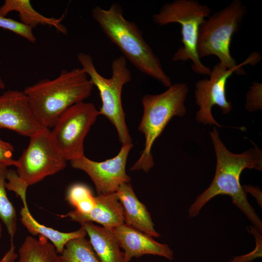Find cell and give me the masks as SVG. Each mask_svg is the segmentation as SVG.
I'll return each mask as SVG.
<instances>
[{"label": "cell", "mask_w": 262, "mask_h": 262, "mask_svg": "<svg viewBox=\"0 0 262 262\" xmlns=\"http://www.w3.org/2000/svg\"><path fill=\"white\" fill-rule=\"evenodd\" d=\"M189 88L185 83L172 84L159 94H147L142 99V117L138 130L144 134V148L131 171L148 172L154 165L152 147L174 116L183 117L186 113L184 104Z\"/></svg>", "instance_id": "obj_4"}, {"label": "cell", "mask_w": 262, "mask_h": 262, "mask_svg": "<svg viewBox=\"0 0 262 262\" xmlns=\"http://www.w3.org/2000/svg\"><path fill=\"white\" fill-rule=\"evenodd\" d=\"M2 227L1 225V221L0 220V239L2 236Z\"/></svg>", "instance_id": "obj_28"}, {"label": "cell", "mask_w": 262, "mask_h": 262, "mask_svg": "<svg viewBox=\"0 0 262 262\" xmlns=\"http://www.w3.org/2000/svg\"><path fill=\"white\" fill-rule=\"evenodd\" d=\"M262 83L253 82L246 96V108L249 111L262 109Z\"/></svg>", "instance_id": "obj_24"}, {"label": "cell", "mask_w": 262, "mask_h": 262, "mask_svg": "<svg viewBox=\"0 0 262 262\" xmlns=\"http://www.w3.org/2000/svg\"><path fill=\"white\" fill-rule=\"evenodd\" d=\"M22 203L23 207L21 209L20 214V220L23 226L32 235H41L47 238L55 246L58 253L62 252L69 240L86 236L87 233L82 227L74 231L63 232L40 224L31 214L26 200L22 201Z\"/></svg>", "instance_id": "obj_18"}, {"label": "cell", "mask_w": 262, "mask_h": 262, "mask_svg": "<svg viewBox=\"0 0 262 262\" xmlns=\"http://www.w3.org/2000/svg\"><path fill=\"white\" fill-rule=\"evenodd\" d=\"M14 151L12 145L0 139V164L16 166V160L13 158Z\"/></svg>", "instance_id": "obj_25"}, {"label": "cell", "mask_w": 262, "mask_h": 262, "mask_svg": "<svg viewBox=\"0 0 262 262\" xmlns=\"http://www.w3.org/2000/svg\"><path fill=\"white\" fill-rule=\"evenodd\" d=\"M66 200L76 212L86 214L90 213L96 205L95 196L90 189L82 184H75L68 190Z\"/></svg>", "instance_id": "obj_22"}, {"label": "cell", "mask_w": 262, "mask_h": 262, "mask_svg": "<svg viewBox=\"0 0 262 262\" xmlns=\"http://www.w3.org/2000/svg\"><path fill=\"white\" fill-rule=\"evenodd\" d=\"M211 13L209 7L197 0H174L164 3L152 16L153 22L159 26L174 23L180 25L182 46L175 52L172 61L191 60L193 71L204 75H209L212 69L201 62L197 46L200 26Z\"/></svg>", "instance_id": "obj_8"}, {"label": "cell", "mask_w": 262, "mask_h": 262, "mask_svg": "<svg viewBox=\"0 0 262 262\" xmlns=\"http://www.w3.org/2000/svg\"><path fill=\"white\" fill-rule=\"evenodd\" d=\"M61 262H101L85 237L69 240L60 255Z\"/></svg>", "instance_id": "obj_21"}, {"label": "cell", "mask_w": 262, "mask_h": 262, "mask_svg": "<svg viewBox=\"0 0 262 262\" xmlns=\"http://www.w3.org/2000/svg\"><path fill=\"white\" fill-rule=\"evenodd\" d=\"M17 262H61L55 246L46 237L27 236L18 250Z\"/></svg>", "instance_id": "obj_20"}, {"label": "cell", "mask_w": 262, "mask_h": 262, "mask_svg": "<svg viewBox=\"0 0 262 262\" xmlns=\"http://www.w3.org/2000/svg\"><path fill=\"white\" fill-rule=\"evenodd\" d=\"M233 73L245 74L241 67L228 69L219 62L211 70L210 79H201L196 83V103L199 107L196 113L197 122L204 125L223 127L213 118L212 108L214 105H217L225 115L231 111L232 106L231 102L227 100L226 88L228 79Z\"/></svg>", "instance_id": "obj_10"}, {"label": "cell", "mask_w": 262, "mask_h": 262, "mask_svg": "<svg viewBox=\"0 0 262 262\" xmlns=\"http://www.w3.org/2000/svg\"><path fill=\"white\" fill-rule=\"evenodd\" d=\"M246 13V7L240 0H233L205 19L199 30L197 51L199 58L215 55L219 58V63L228 69L258 63L261 59L258 52L252 53L239 65L230 54L232 37L239 29Z\"/></svg>", "instance_id": "obj_6"}, {"label": "cell", "mask_w": 262, "mask_h": 262, "mask_svg": "<svg viewBox=\"0 0 262 262\" xmlns=\"http://www.w3.org/2000/svg\"><path fill=\"white\" fill-rule=\"evenodd\" d=\"M1 64V61H0V65ZM5 88V84L0 75V89H3Z\"/></svg>", "instance_id": "obj_27"}, {"label": "cell", "mask_w": 262, "mask_h": 262, "mask_svg": "<svg viewBox=\"0 0 262 262\" xmlns=\"http://www.w3.org/2000/svg\"><path fill=\"white\" fill-rule=\"evenodd\" d=\"M96 205L86 214L71 211L61 217L82 223L95 222L105 228H113L124 223V211L116 192L95 196Z\"/></svg>", "instance_id": "obj_14"}, {"label": "cell", "mask_w": 262, "mask_h": 262, "mask_svg": "<svg viewBox=\"0 0 262 262\" xmlns=\"http://www.w3.org/2000/svg\"><path fill=\"white\" fill-rule=\"evenodd\" d=\"M12 11L19 13L20 22L33 29L38 25H48L55 27L63 34H67V28L61 23L59 18L48 17L34 9L30 0H5L0 6V16H6Z\"/></svg>", "instance_id": "obj_17"}, {"label": "cell", "mask_w": 262, "mask_h": 262, "mask_svg": "<svg viewBox=\"0 0 262 262\" xmlns=\"http://www.w3.org/2000/svg\"><path fill=\"white\" fill-rule=\"evenodd\" d=\"M91 102H81L68 108L59 116L50 131L52 141L66 161L84 156L83 142L98 116Z\"/></svg>", "instance_id": "obj_9"}, {"label": "cell", "mask_w": 262, "mask_h": 262, "mask_svg": "<svg viewBox=\"0 0 262 262\" xmlns=\"http://www.w3.org/2000/svg\"><path fill=\"white\" fill-rule=\"evenodd\" d=\"M116 193L123 208L124 223L149 236L159 237L149 212L138 199L130 182L122 184Z\"/></svg>", "instance_id": "obj_15"}, {"label": "cell", "mask_w": 262, "mask_h": 262, "mask_svg": "<svg viewBox=\"0 0 262 262\" xmlns=\"http://www.w3.org/2000/svg\"><path fill=\"white\" fill-rule=\"evenodd\" d=\"M243 189L246 192H249L252 195L257 199L258 204L262 207V192L259 188L252 186H243Z\"/></svg>", "instance_id": "obj_26"}, {"label": "cell", "mask_w": 262, "mask_h": 262, "mask_svg": "<svg viewBox=\"0 0 262 262\" xmlns=\"http://www.w3.org/2000/svg\"><path fill=\"white\" fill-rule=\"evenodd\" d=\"M77 58L82 68L99 91L102 105L98 110V115L105 116L114 125L122 145L132 144L121 98L124 86L132 79L131 71L127 66V60L123 55L113 60L111 65L112 76L110 78H106L98 71L93 58L89 54L79 52Z\"/></svg>", "instance_id": "obj_7"}, {"label": "cell", "mask_w": 262, "mask_h": 262, "mask_svg": "<svg viewBox=\"0 0 262 262\" xmlns=\"http://www.w3.org/2000/svg\"><path fill=\"white\" fill-rule=\"evenodd\" d=\"M209 132L216 157L215 175L209 187L190 206L189 217L196 216L213 197L219 195H226L231 197L233 204L246 215L253 227L261 233L262 221L249 204L246 192L240 184V178L245 168L262 170V150L252 142L254 147L240 154L232 153L221 140L215 127Z\"/></svg>", "instance_id": "obj_1"}, {"label": "cell", "mask_w": 262, "mask_h": 262, "mask_svg": "<svg viewBox=\"0 0 262 262\" xmlns=\"http://www.w3.org/2000/svg\"><path fill=\"white\" fill-rule=\"evenodd\" d=\"M66 161L53 144L50 130L44 128L30 137L27 147L16 160V171L8 169L6 189L26 199L28 186L63 170Z\"/></svg>", "instance_id": "obj_5"}, {"label": "cell", "mask_w": 262, "mask_h": 262, "mask_svg": "<svg viewBox=\"0 0 262 262\" xmlns=\"http://www.w3.org/2000/svg\"><path fill=\"white\" fill-rule=\"evenodd\" d=\"M7 166L0 164V220L5 226L10 236V247L1 260L2 262H13L16 258L15 252L14 239L17 229V217L15 209L6 194L5 186Z\"/></svg>", "instance_id": "obj_19"}, {"label": "cell", "mask_w": 262, "mask_h": 262, "mask_svg": "<svg viewBox=\"0 0 262 262\" xmlns=\"http://www.w3.org/2000/svg\"><path fill=\"white\" fill-rule=\"evenodd\" d=\"M43 128L35 120L24 91L8 90L0 95V129L30 138Z\"/></svg>", "instance_id": "obj_12"}, {"label": "cell", "mask_w": 262, "mask_h": 262, "mask_svg": "<svg viewBox=\"0 0 262 262\" xmlns=\"http://www.w3.org/2000/svg\"><path fill=\"white\" fill-rule=\"evenodd\" d=\"M88 235L90 242L101 262H126L124 252L110 229L92 222L80 224Z\"/></svg>", "instance_id": "obj_16"}, {"label": "cell", "mask_w": 262, "mask_h": 262, "mask_svg": "<svg viewBox=\"0 0 262 262\" xmlns=\"http://www.w3.org/2000/svg\"><path fill=\"white\" fill-rule=\"evenodd\" d=\"M110 229L124 250L125 261L146 255H157L172 261L173 251L166 244L160 243L153 237L125 223Z\"/></svg>", "instance_id": "obj_13"}, {"label": "cell", "mask_w": 262, "mask_h": 262, "mask_svg": "<svg viewBox=\"0 0 262 262\" xmlns=\"http://www.w3.org/2000/svg\"><path fill=\"white\" fill-rule=\"evenodd\" d=\"M94 87L83 70L76 67L63 69L55 79L40 80L23 91L35 120L49 129L68 108L88 98Z\"/></svg>", "instance_id": "obj_3"}, {"label": "cell", "mask_w": 262, "mask_h": 262, "mask_svg": "<svg viewBox=\"0 0 262 262\" xmlns=\"http://www.w3.org/2000/svg\"><path fill=\"white\" fill-rule=\"evenodd\" d=\"M0 28L10 31L32 43H35L36 41L33 33V29L24 25L20 21L0 16Z\"/></svg>", "instance_id": "obj_23"}, {"label": "cell", "mask_w": 262, "mask_h": 262, "mask_svg": "<svg viewBox=\"0 0 262 262\" xmlns=\"http://www.w3.org/2000/svg\"><path fill=\"white\" fill-rule=\"evenodd\" d=\"M132 146V144L122 145L115 156L102 162L94 161L84 155L70 161V164L73 168L85 172L90 177L98 195L115 193L122 184L131 181L126 165Z\"/></svg>", "instance_id": "obj_11"}, {"label": "cell", "mask_w": 262, "mask_h": 262, "mask_svg": "<svg viewBox=\"0 0 262 262\" xmlns=\"http://www.w3.org/2000/svg\"><path fill=\"white\" fill-rule=\"evenodd\" d=\"M91 16L127 60L164 86H171V80L164 70L160 60L137 24L125 18L120 4L114 3L107 9L96 6L92 10Z\"/></svg>", "instance_id": "obj_2"}]
</instances>
